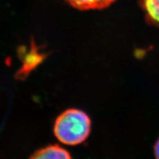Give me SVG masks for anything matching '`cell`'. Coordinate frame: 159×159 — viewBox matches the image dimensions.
Returning a JSON list of instances; mask_svg holds the SVG:
<instances>
[{
    "mask_svg": "<svg viewBox=\"0 0 159 159\" xmlns=\"http://www.w3.org/2000/svg\"><path fill=\"white\" fill-rule=\"evenodd\" d=\"M71 6L79 10H99L110 6L115 0H66Z\"/></svg>",
    "mask_w": 159,
    "mask_h": 159,
    "instance_id": "cell-3",
    "label": "cell"
},
{
    "mask_svg": "<svg viewBox=\"0 0 159 159\" xmlns=\"http://www.w3.org/2000/svg\"><path fill=\"white\" fill-rule=\"evenodd\" d=\"M148 22L159 27V0H141Z\"/></svg>",
    "mask_w": 159,
    "mask_h": 159,
    "instance_id": "cell-4",
    "label": "cell"
},
{
    "mask_svg": "<svg viewBox=\"0 0 159 159\" xmlns=\"http://www.w3.org/2000/svg\"><path fill=\"white\" fill-rule=\"evenodd\" d=\"M91 122L89 116L78 109H69L55 120L54 134L63 144L77 145L88 138Z\"/></svg>",
    "mask_w": 159,
    "mask_h": 159,
    "instance_id": "cell-1",
    "label": "cell"
},
{
    "mask_svg": "<svg viewBox=\"0 0 159 159\" xmlns=\"http://www.w3.org/2000/svg\"><path fill=\"white\" fill-rule=\"evenodd\" d=\"M154 156L156 159H159V139L154 144Z\"/></svg>",
    "mask_w": 159,
    "mask_h": 159,
    "instance_id": "cell-5",
    "label": "cell"
},
{
    "mask_svg": "<svg viewBox=\"0 0 159 159\" xmlns=\"http://www.w3.org/2000/svg\"><path fill=\"white\" fill-rule=\"evenodd\" d=\"M30 159H72L69 152L59 145H49L36 151Z\"/></svg>",
    "mask_w": 159,
    "mask_h": 159,
    "instance_id": "cell-2",
    "label": "cell"
}]
</instances>
